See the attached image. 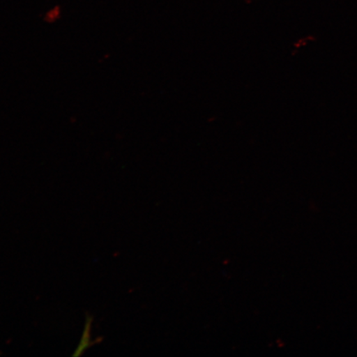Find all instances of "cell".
<instances>
[]
</instances>
